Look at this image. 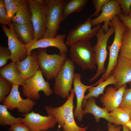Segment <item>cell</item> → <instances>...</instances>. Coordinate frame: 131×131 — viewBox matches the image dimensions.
Here are the masks:
<instances>
[{
    "label": "cell",
    "mask_w": 131,
    "mask_h": 131,
    "mask_svg": "<svg viewBox=\"0 0 131 131\" xmlns=\"http://www.w3.org/2000/svg\"><path fill=\"white\" fill-rule=\"evenodd\" d=\"M70 93L67 100L61 106L54 107L46 106L45 109L48 115H52L55 117L59 128H62V131H86L87 126L80 127L75 121L73 100L75 93L74 88Z\"/></svg>",
    "instance_id": "1"
},
{
    "label": "cell",
    "mask_w": 131,
    "mask_h": 131,
    "mask_svg": "<svg viewBox=\"0 0 131 131\" xmlns=\"http://www.w3.org/2000/svg\"><path fill=\"white\" fill-rule=\"evenodd\" d=\"M69 47L70 59L82 70L96 68L93 47L89 41H79Z\"/></svg>",
    "instance_id": "2"
},
{
    "label": "cell",
    "mask_w": 131,
    "mask_h": 131,
    "mask_svg": "<svg viewBox=\"0 0 131 131\" xmlns=\"http://www.w3.org/2000/svg\"><path fill=\"white\" fill-rule=\"evenodd\" d=\"M109 25L110 27L114 28L115 34L112 44L107 47L109 51L108 64L106 72L103 74L101 78L104 81L108 78L117 64L118 53L122 45V35L127 28L121 21L118 15L113 18Z\"/></svg>",
    "instance_id": "3"
},
{
    "label": "cell",
    "mask_w": 131,
    "mask_h": 131,
    "mask_svg": "<svg viewBox=\"0 0 131 131\" xmlns=\"http://www.w3.org/2000/svg\"><path fill=\"white\" fill-rule=\"evenodd\" d=\"M75 66L74 63L67 58L56 77L53 91L62 98H68L73 84Z\"/></svg>",
    "instance_id": "4"
},
{
    "label": "cell",
    "mask_w": 131,
    "mask_h": 131,
    "mask_svg": "<svg viewBox=\"0 0 131 131\" xmlns=\"http://www.w3.org/2000/svg\"><path fill=\"white\" fill-rule=\"evenodd\" d=\"M37 52L39 69L47 80L55 79L67 58L66 54H49L45 48H39Z\"/></svg>",
    "instance_id": "5"
},
{
    "label": "cell",
    "mask_w": 131,
    "mask_h": 131,
    "mask_svg": "<svg viewBox=\"0 0 131 131\" xmlns=\"http://www.w3.org/2000/svg\"><path fill=\"white\" fill-rule=\"evenodd\" d=\"M46 6L47 28L43 38L56 37L62 22L63 9L66 0H44Z\"/></svg>",
    "instance_id": "6"
},
{
    "label": "cell",
    "mask_w": 131,
    "mask_h": 131,
    "mask_svg": "<svg viewBox=\"0 0 131 131\" xmlns=\"http://www.w3.org/2000/svg\"><path fill=\"white\" fill-rule=\"evenodd\" d=\"M110 27L105 33L101 27L95 36L97 39V42L93 48L97 69L95 75L89 80L90 82L93 81L106 71L105 64L108 55L106 49L107 43L110 37L115 33L114 27Z\"/></svg>",
    "instance_id": "7"
},
{
    "label": "cell",
    "mask_w": 131,
    "mask_h": 131,
    "mask_svg": "<svg viewBox=\"0 0 131 131\" xmlns=\"http://www.w3.org/2000/svg\"><path fill=\"white\" fill-rule=\"evenodd\" d=\"M32 14V23L34 31L33 40L43 38L47 28L46 8L44 0H26Z\"/></svg>",
    "instance_id": "8"
},
{
    "label": "cell",
    "mask_w": 131,
    "mask_h": 131,
    "mask_svg": "<svg viewBox=\"0 0 131 131\" xmlns=\"http://www.w3.org/2000/svg\"><path fill=\"white\" fill-rule=\"evenodd\" d=\"M41 70L39 69L36 73L32 77L25 80L22 87L23 95L27 98L32 100H37L40 98L39 91L43 92L45 95L49 97L53 92L50 88V83L44 79Z\"/></svg>",
    "instance_id": "9"
},
{
    "label": "cell",
    "mask_w": 131,
    "mask_h": 131,
    "mask_svg": "<svg viewBox=\"0 0 131 131\" xmlns=\"http://www.w3.org/2000/svg\"><path fill=\"white\" fill-rule=\"evenodd\" d=\"M92 17L90 16L83 23L79 24L69 31L65 42L67 46L79 41H89L96 36L101 27V24L92 29Z\"/></svg>",
    "instance_id": "10"
},
{
    "label": "cell",
    "mask_w": 131,
    "mask_h": 131,
    "mask_svg": "<svg viewBox=\"0 0 131 131\" xmlns=\"http://www.w3.org/2000/svg\"><path fill=\"white\" fill-rule=\"evenodd\" d=\"M2 25V29L8 38V48L11 55L10 57L12 62L16 63L24 59L27 56L25 45L19 39L14 29L12 23L8 25Z\"/></svg>",
    "instance_id": "11"
},
{
    "label": "cell",
    "mask_w": 131,
    "mask_h": 131,
    "mask_svg": "<svg viewBox=\"0 0 131 131\" xmlns=\"http://www.w3.org/2000/svg\"><path fill=\"white\" fill-rule=\"evenodd\" d=\"M19 86L13 85L11 92L4 99L3 105L10 110H14L16 108L20 113L23 114L29 113L36 105V103L27 98H22L19 91Z\"/></svg>",
    "instance_id": "12"
},
{
    "label": "cell",
    "mask_w": 131,
    "mask_h": 131,
    "mask_svg": "<svg viewBox=\"0 0 131 131\" xmlns=\"http://www.w3.org/2000/svg\"><path fill=\"white\" fill-rule=\"evenodd\" d=\"M23 115V123L28 127L29 131H47L54 127L57 123L55 117L52 115L43 116L32 111Z\"/></svg>",
    "instance_id": "13"
},
{
    "label": "cell",
    "mask_w": 131,
    "mask_h": 131,
    "mask_svg": "<svg viewBox=\"0 0 131 131\" xmlns=\"http://www.w3.org/2000/svg\"><path fill=\"white\" fill-rule=\"evenodd\" d=\"M65 34H59L54 38H42L38 40H33L25 45L27 55H31L32 50L37 48H45L53 47L57 48L59 50V54H66L68 51L67 46L66 44Z\"/></svg>",
    "instance_id": "14"
},
{
    "label": "cell",
    "mask_w": 131,
    "mask_h": 131,
    "mask_svg": "<svg viewBox=\"0 0 131 131\" xmlns=\"http://www.w3.org/2000/svg\"><path fill=\"white\" fill-rule=\"evenodd\" d=\"M100 15L92 19L93 26L97 25L103 22L104 23L101 27L106 33L109 29V24L113 18L122 12L117 0H110L103 7Z\"/></svg>",
    "instance_id": "15"
},
{
    "label": "cell",
    "mask_w": 131,
    "mask_h": 131,
    "mask_svg": "<svg viewBox=\"0 0 131 131\" xmlns=\"http://www.w3.org/2000/svg\"><path fill=\"white\" fill-rule=\"evenodd\" d=\"M111 73L116 82L115 87L117 90L131 82V60L118 56L117 64Z\"/></svg>",
    "instance_id": "16"
},
{
    "label": "cell",
    "mask_w": 131,
    "mask_h": 131,
    "mask_svg": "<svg viewBox=\"0 0 131 131\" xmlns=\"http://www.w3.org/2000/svg\"><path fill=\"white\" fill-rule=\"evenodd\" d=\"M81 78V76L80 74L74 73L73 82V88L76 96L77 102L74 114V117L79 121H82L83 115L82 105L86 91L90 88L98 85L100 82L104 81L101 78L95 84L90 86H87L82 82Z\"/></svg>",
    "instance_id": "17"
},
{
    "label": "cell",
    "mask_w": 131,
    "mask_h": 131,
    "mask_svg": "<svg viewBox=\"0 0 131 131\" xmlns=\"http://www.w3.org/2000/svg\"><path fill=\"white\" fill-rule=\"evenodd\" d=\"M126 84L119 89L110 87L105 89V93L100 98L101 102L108 112L118 108L123 99V93L126 88Z\"/></svg>",
    "instance_id": "18"
},
{
    "label": "cell",
    "mask_w": 131,
    "mask_h": 131,
    "mask_svg": "<svg viewBox=\"0 0 131 131\" xmlns=\"http://www.w3.org/2000/svg\"><path fill=\"white\" fill-rule=\"evenodd\" d=\"M22 77L26 80L33 76L39 68L37 52L33 51L23 60L15 63Z\"/></svg>",
    "instance_id": "19"
},
{
    "label": "cell",
    "mask_w": 131,
    "mask_h": 131,
    "mask_svg": "<svg viewBox=\"0 0 131 131\" xmlns=\"http://www.w3.org/2000/svg\"><path fill=\"white\" fill-rule=\"evenodd\" d=\"M0 76L13 85L23 87L25 83V80L22 77L15 63L11 62L1 67Z\"/></svg>",
    "instance_id": "20"
},
{
    "label": "cell",
    "mask_w": 131,
    "mask_h": 131,
    "mask_svg": "<svg viewBox=\"0 0 131 131\" xmlns=\"http://www.w3.org/2000/svg\"><path fill=\"white\" fill-rule=\"evenodd\" d=\"M83 108V115L87 113H90L94 116L97 123L99 122L100 118H103L112 123L109 112L104 108L98 106L96 104V100L94 98L91 97L88 99L82 106V108Z\"/></svg>",
    "instance_id": "21"
},
{
    "label": "cell",
    "mask_w": 131,
    "mask_h": 131,
    "mask_svg": "<svg viewBox=\"0 0 131 131\" xmlns=\"http://www.w3.org/2000/svg\"><path fill=\"white\" fill-rule=\"evenodd\" d=\"M12 23L15 31L24 44L26 45L33 40L34 31L32 23L23 25Z\"/></svg>",
    "instance_id": "22"
},
{
    "label": "cell",
    "mask_w": 131,
    "mask_h": 131,
    "mask_svg": "<svg viewBox=\"0 0 131 131\" xmlns=\"http://www.w3.org/2000/svg\"><path fill=\"white\" fill-rule=\"evenodd\" d=\"M111 84H114L115 86L116 84V82L112 75H110L106 80L99 83L97 86H93L89 89V92L85 96L83 101L82 108L83 105L88 99L91 97L97 98L101 94H103L106 87Z\"/></svg>",
    "instance_id": "23"
},
{
    "label": "cell",
    "mask_w": 131,
    "mask_h": 131,
    "mask_svg": "<svg viewBox=\"0 0 131 131\" xmlns=\"http://www.w3.org/2000/svg\"><path fill=\"white\" fill-rule=\"evenodd\" d=\"M88 1V0H66L62 13V22L66 20L71 14L81 11Z\"/></svg>",
    "instance_id": "24"
},
{
    "label": "cell",
    "mask_w": 131,
    "mask_h": 131,
    "mask_svg": "<svg viewBox=\"0 0 131 131\" xmlns=\"http://www.w3.org/2000/svg\"><path fill=\"white\" fill-rule=\"evenodd\" d=\"M23 118L15 117L8 111L6 106L0 105V125L2 126H11L17 123H23Z\"/></svg>",
    "instance_id": "25"
},
{
    "label": "cell",
    "mask_w": 131,
    "mask_h": 131,
    "mask_svg": "<svg viewBox=\"0 0 131 131\" xmlns=\"http://www.w3.org/2000/svg\"><path fill=\"white\" fill-rule=\"evenodd\" d=\"M119 56L131 60V30L127 27L122 35Z\"/></svg>",
    "instance_id": "26"
},
{
    "label": "cell",
    "mask_w": 131,
    "mask_h": 131,
    "mask_svg": "<svg viewBox=\"0 0 131 131\" xmlns=\"http://www.w3.org/2000/svg\"><path fill=\"white\" fill-rule=\"evenodd\" d=\"M108 114L112 123L116 125L125 124L131 119L129 114L119 107L109 112Z\"/></svg>",
    "instance_id": "27"
},
{
    "label": "cell",
    "mask_w": 131,
    "mask_h": 131,
    "mask_svg": "<svg viewBox=\"0 0 131 131\" xmlns=\"http://www.w3.org/2000/svg\"><path fill=\"white\" fill-rule=\"evenodd\" d=\"M11 20L13 23L20 25L32 23V14L28 6L19 10Z\"/></svg>",
    "instance_id": "28"
},
{
    "label": "cell",
    "mask_w": 131,
    "mask_h": 131,
    "mask_svg": "<svg viewBox=\"0 0 131 131\" xmlns=\"http://www.w3.org/2000/svg\"><path fill=\"white\" fill-rule=\"evenodd\" d=\"M27 6L26 0H15L10 4L5 6V7L8 15L11 19L19 10Z\"/></svg>",
    "instance_id": "29"
},
{
    "label": "cell",
    "mask_w": 131,
    "mask_h": 131,
    "mask_svg": "<svg viewBox=\"0 0 131 131\" xmlns=\"http://www.w3.org/2000/svg\"><path fill=\"white\" fill-rule=\"evenodd\" d=\"M13 84L0 76V102H3L7 95L11 92Z\"/></svg>",
    "instance_id": "30"
},
{
    "label": "cell",
    "mask_w": 131,
    "mask_h": 131,
    "mask_svg": "<svg viewBox=\"0 0 131 131\" xmlns=\"http://www.w3.org/2000/svg\"><path fill=\"white\" fill-rule=\"evenodd\" d=\"M119 108L129 114L131 112V88H126L123 93L122 101Z\"/></svg>",
    "instance_id": "31"
},
{
    "label": "cell",
    "mask_w": 131,
    "mask_h": 131,
    "mask_svg": "<svg viewBox=\"0 0 131 131\" xmlns=\"http://www.w3.org/2000/svg\"><path fill=\"white\" fill-rule=\"evenodd\" d=\"M11 52L8 48L6 47L0 46V67H3L7 63L10 59Z\"/></svg>",
    "instance_id": "32"
},
{
    "label": "cell",
    "mask_w": 131,
    "mask_h": 131,
    "mask_svg": "<svg viewBox=\"0 0 131 131\" xmlns=\"http://www.w3.org/2000/svg\"><path fill=\"white\" fill-rule=\"evenodd\" d=\"M11 19L6 11L3 0H0V24L8 25L11 23Z\"/></svg>",
    "instance_id": "33"
},
{
    "label": "cell",
    "mask_w": 131,
    "mask_h": 131,
    "mask_svg": "<svg viewBox=\"0 0 131 131\" xmlns=\"http://www.w3.org/2000/svg\"><path fill=\"white\" fill-rule=\"evenodd\" d=\"M110 0H92V3L95 10L94 12L91 15L92 17L95 16L97 17L99 15L100 11L104 5Z\"/></svg>",
    "instance_id": "34"
},
{
    "label": "cell",
    "mask_w": 131,
    "mask_h": 131,
    "mask_svg": "<svg viewBox=\"0 0 131 131\" xmlns=\"http://www.w3.org/2000/svg\"><path fill=\"white\" fill-rule=\"evenodd\" d=\"M122 9V14L128 15L131 10V0H117Z\"/></svg>",
    "instance_id": "35"
},
{
    "label": "cell",
    "mask_w": 131,
    "mask_h": 131,
    "mask_svg": "<svg viewBox=\"0 0 131 131\" xmlns=\"http://www.w3.org/2000/svg\"><path fill=\"white\" fill-rule=\"evenodd\" d=\"M8 131H29L28 128L23 123H17L10 126Z\"/></svg>",
    "instance_id": "36"
},
{
    "label": "cell",
    "mask_w": 131,
    "mask_h": 131,
    "mask_svg": "<svg viewBox=\"0 0 131 131\" xmlns=\"http://www.w3.org/2000/svg\"><path fill=\"white\" fill-rule=\"evenodd\" d=\"M121 21L129 29L131 30V17L129 15L120 13L117 15Z\"/></svg>",
    "instance_id": "37"
},
{
    "label": "cell",
    "mask_w": 131,
    "mask_h": 131,
    "mask_svg": "<svg viewBox=\"0 0 131 131\" xmlns=\"http://www.w3.org/2000/svg\"><path fill=\"white\" fill-rule=\"evenodd\" d=\"M108 131H120L121 126H117L114 124L108 122L107 124Z\"/></svg>",
    "instance_id": "38"
},
{
    "label": "cell",
    "mask_w": 131,
    "mask_h": 131,
    "mask_svg": "<svg viewBox=\"0 0 131 131\" xmlns=\"http://www.w3.org/2000/svg\"><path fill=\"white\" fill-rule=\"evenodd\" d=\"M15 0H3L5 6L10 4Z\"/></svg>",
    "instance_id": "39"
},
{
    "label": "cell",
    "mask_w": 131,
    "mask_h": 131,
    "mask_svg": "<svg viewBox=\"0 0 131 131\" xmlns=\"http://www.w3.org/2000/svg\"><path fill=\"white\" fill-rule=\"evenodd\" d=\"M128 128L129 130L131 131V119L125 124Z\"/></svg>",
    "instance_id": "40"
},
{
    "label": "cell",
    "mask_w": 131,
    "mask_h": 131,
    "mask_svg": "<svg viewBox=\"0 0 131 131\" xmlns=\"http://www.w3.org/2000/svg\"><path fill=\"white\" fill-rule=\"evenodd\" d=\"M123 131H129V130L128 128L125 125H123Z\"/></svg>",
    "instance_id": "41"
},
{
    "label": "cell",
    "mask_w": 131,
    "mask_h": 131,
    "mask_svg": "<svg viewBox=\"0 0 131 131\" xmlns=\"http://www.w3.org/2000/svg\"><path fill=\"white\" fill-rule=\"evenodd\" d=\"M129 15L131 17V10H130V12L129 13Z\"/></svg>",
    "instance_id": "42"
},
{
    "label": "cell",
    "mask_w": 131,
    "mask_h": 131,
    "mask_svg": "<svg viewBox=\"0 0 131 131\" xmlns=\"http://www.w3.org/2000/svg\"><path fill=\"white\" fill-rule=\"evenodd\" d=\"M129 115H130V119H131V112L129 114Z\"/></svg>",
    "instance_id": "43"
},
{
    "label": "cell",
    "mask_w": 131,
    "mask_h": 131,
    "mask_svg": "<svg viewBox=\"0 0 131 131\" xmlns=\"http://www.w3.org/2000/svg\"><path fill=\"white\" fill-rule=\"evenodd\" d=\"M131 88V82L129 83Z\"/></svg>",
    "instance_id": "44"
},
{
    "label": "cell",
    "mask_w": 131,
    "mask_h": 131,
    "mask_svg": "<svg viewBox=\"0 0 131 131\" xmlns=\"http://www.w3.org/2000/svg\"><path fill=\"white\" fill-rule=\"evenodd\" d=\"M57 131H59L58 130Z\"/></svg>",
    "instance_id": "45"
},
{
    "label": "cell",
    "mask_w": 131,
    "mask_h": 131,
    "mask_svg": "<svg viewBox=\"0 0 131 131\" xmlns=\"http://www.w3.org/2000/svg\"></svg>",
    "instance_id": "46"
},
{
    "label": "cell",
    "mask_w": 131,
    "mask_h": 131,
    "mask_svg": "<svg viewBox=\"0 0 131 131\" xmlns=\"http://www.w3.org/2000/svg\"></svg>",
    "instance_id": "47"
}]
</instances>
